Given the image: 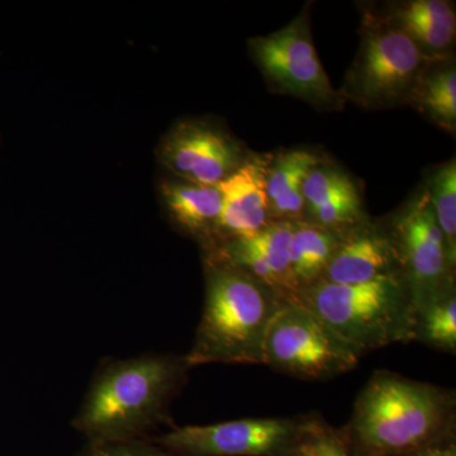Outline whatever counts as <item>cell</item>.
Listing matches in <instances>:
<instances>
[{
  "label": "cell",
  "mask_w": 456,
  "mask_h": 456,
  "mask_svg": "<svg viewBox=\"0 0 456 456\" xmlns=\"http://www.w3.org/2000/svg\"><path fill=\"white\" fill-rule=\"evenodd\" d=\"M298 302L360 356L389 345L415 341V301L403 274L359 284L318 281L302 290Z\"/></svg>",
  "instance_id": "obj_4"
},
{
  "label": "cell",
  "mask_w": 456,
  "mask_h": 456,
  "mask_svg": "<svg viewBox=\"0 0 456 456\" xmlns=\"http://www.w3.org/2000/svg\"><path fill=\"white\" fill-rule=\"evenodd\" d=\"M389 230L416 308L455 285V263L450 257L428 191L411 203Z\"/></svg>",
  "instance_id": "obj_9"
},
{
  "label": "cell",
  "mask_w": 456,
  "mask_h": 456,
  "mask_svg": "<svg viewBox=\"0 0 456 456\" xmlns=\"http://www.w3.org/2000/svg\"><path fill=\"white\" fill-rule=\"evenodd\" d=\"M340 239V232L317 226L310 221L293 222L290 269L298 297L302 290L322 278Z\"/></svg>",
  "instance_id": "obj_17"
},
{
  "label": "cell",
  "mask_w": 456,
  "mask_h": 456,
  "mask_svg": "<svg viewBox=\"0 0 456 456\" xmlns=\"http://www.w3.org/2000/svg\"><path fill=\"white\" fill-rule=\"evenodd\" d=\"M415 341L455 354L456 288L452 285L416 308Z\"/></svg>",
  "instance_id": "obj_19"
},
{
  "label": "cell",
  "mask_w": 456,
  "mask_h": 456,
  "mask_svg": "<svg viewBox=\"0 0 456 456\" xmlns=\"http://www.w3.org/2000/svg\"><path fill=\"white\" fill-rule=\"evenodd\" d=\"M408 104L454 134L456 128V70L454 64L437 60L422 74Z\"/></svg>",
  "instance_id": "obj_18"
},
{
  "label": "cell",
  "mask_w": 456,
  "mask_h": 456,
  "mask_svg": "<svg viewBox=\"0 0 456 456\" xmlns=\"http://www.w3.org/2000/svg\"><path fill=\"white\" fill-rule=\"evenodd\" d=\"M353 189H356V185L350 176L338 167L322 163L316 165L303 182L302 194L305 215Z\"/></svg>",
  "instance_id": "obj_21"
},
{
  "label": "cell",
  "mask_w": 456,
  "mask_h": 456,
  "mask_svg": "<svg viewBox=\"0 0 456 456\" xmlns=\"http://www.w3.org/2000/svg\"><path fill=\"white\" fill-rule=\"evenodd\" d=\"M161 200L170 220L179 230L209 250L217 240L222 196L217 185H200L179 179H165Z\"/></svg>",
  "instance_id": "obj_14"
},
{
  "label": "cell",
  "mask_w": 456,
  "mask_h": 456,
  "mask_svg": "<svg viewBox=\"0 0 456 456\" xmlns=\"http://www.w3.org/2000/svg\"><path fill=\"white\" fill-rule=\"evenodd\" d=\"M77 456H178L156 445L151 440L122 443H86Z\"/></svg>",
  "instance_id": "obj_23"
},
{
  "label": "cell",
  "mask_w": 456,
  "mask_h": 456,
  "mask_svg": "<svg viewBox=\"0 0 456 456\" xmlns=\"http://www.w3.org/2000/svg\"><path fill=\"white\" fill-rule=\"evenodd\" d=\"M320 163H322L320 156L307 150H292L270 159L266 170V196L273 221L305 220L303 182Z\"/></svg>",
  "instance_id": "obj_16"
},
{
  "label": "cell",
  "mask_w": 456,
  "mask_h": 456,
  "mask_svg": "<svg viewBox=\"0 0 456 456\" xmlns=\"http://www.w3.org/2000/svg\"><path fill=\"white\" fill-rule=\"evenodd\" d=\"M408 456H456V434L449 435Z\"/></svg>",
  "instance_id": "obj_24"
},
{
  "label": "cell",
  "mask_w": 456,
  "mask_h": 456,
  "mask_svg": "<svg viewBox=\"0 0 456 456\" xmlns=\"http://www.w3.org/2000/svg\"><path fill=\"white\" fill-rule=\"evenodd\" d=\"M395 274H403V270L391 230L365 220L341 232L338 248L320 281L359 284Z\"/></svg>",
  "instance_id": "obj_12"
},
{
  "label": "cell",
  "mask_w": 456,
  "mask_h": 456,
  "mask_svg": "<svg viewBox=\"0 0 456 456\" xmlns=\"http://www.w3.org/2000/svg\"><path fill=\"white\" fill-rule=\"evenodd\" d=\"M437 60L382 16L368 17L341 97L370 110L408 104L419 77Z\"/></svg>",
  "instance_id": "obj_5"
},
{
  "label": "cell",
  "mask_w": 456,
  "mask_h": 456,
  "mask_svg": "<svg viewBox=\"0 0 456 456\" xmlns=\"http://www.w3.org/2000/svg\"><path fill=\"white\" fill-rule=\"evenodd\" d=\"M307 419L265 417L182 426L149 440L178 456H289Z\"/></svg>",
  "instance_id": "obj_8"
},
{
  "label": "cell",
  "mask_w": 456,
  "mask_h": 456,
  "mask_svg": "<svg viewBox=\"0 0 456 456\" xmlns=\"http://www.w3.org/2000/svg\"><path fill=\"white\" fill-rule=\"evenodd\" d=\"M340 431L350 456H408L456 434L455 393L378 370Z\"/></svg>",
  "instance_id": "obj_1"
},
{
  "label": "cell",
  "mask_w": 456,
  "mask_h": 456,
  "mask_svg": "<svg viewBox=\"0 0 456 456\" xmlns=\"http://www.w3.org/2000/svg\"><path fill=\"white\" fill-rule=\"evenodd\" d=\"M362 356L299 302H287L270 322L263 364L301 379H329L353 370Z\"/></svg>",
  "instance_id": "obj_6"
},
{
  "label": "cell",
  "mask_w": 456,
  "mask_h": 456,
  "mask_svg": "<svg viewBox=\"0 0 456 456\" xmlns=\"http://www.w3.org/2000/svg\"><path fill=\"white\" fill-rule=\"evenodd\" d=\"M393 26L406 33L428 56L441 59L452 46L456 33V18L452 3L445 0H411L393 5L382 16Z\"/></svg>",
  "instance_id": "obj_15"
},
{
  "label": "cell",
  "mask_w": 456,
  "mask_h": 456,
  "mask_svg": "<svg viewBox=\"0 0 456 456\" xmlns=\"http://www.w3.org/2000/svg\"><path fill=\"white\" fill-rule=\"evenodd\" d=\"M189 370L184 356L175 355L104 362L74 417L75 430L86 443L150 439V432L169 419L170 402Z\"/></svg>",
  "instance_id": "obj_2"
},
{
  "label": "cell",
  "mask_w": 456,
  "mask_h": 456,
  "mask_svg": "<svg viewBox=\"0 0 456 456\" xmlns=\"http://www.w3.org/2000/svg\"><path fill=\"white\" fill-rule=\"evenodd\" d=\"M293 222L273 221L260 232L230 240L207 251L206 257L235 265L259 279L287 302H298L290 269Z\"/></svg>",
  "instance_id": "obj_11"
},
{
  "label": "cell",
  "mask_w": 456,
  "mask_h": 456,
  "mask_svg": "<svg viewBox=\"0 0 456 456\" xmlns=\"http://www.w3.org/2000/svg\"><path fill=\"white\" fill-rule=\"evenodd\" d=\"M268 164L263 156H246L242 164L217 185L222 213L217 240L211 248L230 240L254 236L272 224L266 196Z\"/></svg>",
  "instance_id": "obj_13"
},
{
  "label": "cell",
  "mask_w": 456,
  "mask_h": 456,
  "mask_svg": "<svg viewBox=\"0 0 456 456\" xmlns=\"http://www.w3.org/2000/svg\"><path fill=\"white\" fill-rule=\"evenodd\" d=\"M435 218L445 237L450 257L456 261V164L454 159L432 174L428 191Z\"/></svg>",
  "instance_id": "obj_20"
},
{
  "label": "cell",
  "mask_w": 456,
  "mask_h": 456,
  "mask_svg": "<svg viewBox=\"0 0 456 456\" xmlns=\"http://www.w3.org/2000/svg\"><path fill=\"white\" fill-rule=\"evenodd\" d=\"M206 293L189 369L204 364H263V346L273 317L287 303L245 270L204 259Z\"/></svg>",
  "instance_id": "obj_3"
},
{
  "label": "cell",
  "mask_w": 456,
  "mask_h": 456,
  "mask_svg": "<svg viewBox=\"0 0 456 456\" xmlns=\"http://www.w3.org/2000/svg\"><path fill=\"white\" fill-rule=\"evenodd\" d=\"M161 165L183 182L218 185L245 160L242 147L221 126L206 119L176 123L158 149Z\"/></svg>",
  "instance_id": "obj_10"
},
{
  "label": "cell",
  "mask_w": 456,
  "mask_h": 456,
  "mask_svg": "<svg viewBox=\"0 0 456 456\" xmlns=\"http://www.w3.org/2000/svg\"><path fill=\"white\" fill-rule=\"evenodd\" d=\"M248 50L275 93L302 99L320 110L344 106L340 92L332 86L318 59L305 9L283 28L251 38Z\"/></svg>",
  "instance_id": "obj_7"
},
{
  "label": "cell",
  "mask_w": 456,
  "mask_h": 456,
  "mask_svg": "<svg viewBox=\"0 0 456 456\" xmlns=\"http://www.w3.org/2000/svg\"><path fill=\"white\" fill-rule=\"evenodd\" d=\"M289 456H350L341 431L317 415H308L307 424Z\"/></svg>",
  "instance_id": "obj_22"
}]
</instances>
